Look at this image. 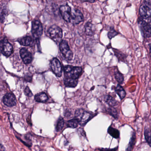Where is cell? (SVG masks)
Segmentation results:
<instances>
[{
  "label": "cell",
  "mask_w": 151,
  "mask_h": 151,
  "mask_svg": "<svg viewBox=\"0 0 151 151\" xmlns=\"http://www.w3.org/2000/svg\"><path fill=\"white\" fill-rule=\"evenodd\" d=\"M65 78L78 79L82 75L83 69L81 67H74L70 65H66L63 67Z\"/></svg>",
  "instance_id": "1"
},
{
  "label": "cell",
  "mask_w": 151,
  "mask_h": 151,
  "mask_svg": "<svg viewBox=\"0 0 151 151\" xmlns=\"http://www.w3.org/2000/svg\"><path fill=\"white\" fill-rule=\"evenodd\" d=\"M94 116V114L80 109L76 111L75 118L79 122V124L81 126H84Z\"/></svg>",
  "instance_id": "2"
},
{
  "label": "cell",
  "mask_w": 151,
  "mask_h": 151,
  "mask_svg": "<svg viewBox=\"0 0 151 151\" xmlns=\"http://www.w3.org/2000/svg\"><path fill=\"white\" fill-rule=\"evenodd\" d=\"M47 32L51 38L55 42L59 43L62 41L63 34L62 30L59 26L52 25L49 28Z\"/></svg>",
  "instance_id": "3"
},
{
  "label": "cell",
  "mask_w": 151,
  "mask_h": 151,
  "mask_svg": "<svg viewBox=\"0 0 151 151\" xmlns=\"http://www.w3.org/2000/svg\"><path fill=\"white\" fill-rule=\"evenodd\" d=\"M142 35L145 38H150L151 37V25L150 22H147L144 19L140 18L138 22Z\"/></svg>",
  "instance_id": "4"
},
{
  "label": "cell",
  "mask_w": 151,
  "mask_h": 151,
  "mask_svg": "<svg viewBox=\"0 0 151 151\" xmlns=\"http://www.w3.org/2000/svg\"><path fill=\"white\" fill-rule=\"evenodd\" d=\"M60 50L64 58L69 60H72L73 53L70 48L68 42L66 40H62L60 42Z\"/></svg>",
  "instance_id": "5"
},
{
  "label": "cell",
  "mask_w": 151,
  "mask_h": 151,
  "mask_svg": "<svg viewBox=\"0 0 151 151\" xmlns=\"http://www.w3.org/2000/svg\"><path fill=\"white\" fill-rule=\"evenodd\" d=\"M43 28L42 24L38 20H35L32 22V32L33 37L36 39H38L43 34Z\"/></svg>",
  "instance_id": "6"
},
{
  "label": "cell",
  "mask_w": 151,
  "mask_h": 151,
  "mask_svg": "<svg viewBox=\"0 0 151 151\" xmlns=\"http://www.w3.org/2000/svg\"><path fill=\"white\" fill-rule=\"evenodd\" d=\"M13 47L6 39L0 41V51L6 56H9L13 52Z\"/></svg>",
  "instance_id": "7"
},
{
  "label": "cell",
  "mask_w": 151,
  "mask_h": 151,
  "mask_svg": "<svg viewBox=\"0 0 151 151\" xmlns=\"http://www.w3.org/2000/svg\"><path fill=\"white\" fill-rule=\"evenodd\" d=\"M51 68L53 73L58 77L62 75L63 68L61 64L57 58H53L51 62Z\"/></svg>",
  "instance_id": "8"
},
{
  "label": "cell",
  "mask_w": 151,
  "mask_h": 151,
  "mask_svg": "<svg viewBox=\"0 0 151 151\" xmlns=\"http://www.w3.org/2000/svg\"><path fill=\"white\" fill-rule=\"evenodd\" d=\"M83 14L78 9H74L71 11L70 22L74 24H79L83 21Z\"/></svg>",
  "instance_id": "9"
},
{
  "label": "cell",
  "mask_w": 151,
  "mask_h": 151,
  "mask_svg": "<svg viewBox=\"0 0 151 151\" xmlns=\"http://www.w3.org/2000/svg\"><path fill=\"white\" fill-rule=\"evenodd\" d=\"M60 13L64 19L67 22H70L71 9L68 5L62 6L60 7Z\"/></svg>",
  "instance_id": "10"
},
{
  "label": "cell",
  "mask_w": 151,
  "mask_h": 151,
  "mask_svg": "<svg viewBox=\"0 0 151 151\" xmlns=\"http://www.w3.org/2000/svg\"><path fill=\"white\" fill-rule=\"evenodd\" d=\"M151 5L147 4H143L139 8V14L143 19H150L151 17Z\"/></svg>",
  "instance_id": "11"
},
{
  "label": "cell",
  "mask_w": 151,
  "mask_h": 151,
  "mask_svg": "<svg viewBox=\"0 0 151 151\" xmlns=\"http://www.w3.org/2000/svg\"><path fill=\"white\" fill-rule=\"evenodd\" d=\"M3 103L7 106L11 107L16 105L17 100L15 96L12 93H8L3 97Z\"/></svg>",
  "instance_id": "12"
},
{
  "label": "cell",
  "mask_w": 151,
  "mask_h": 151,
  "mask_svg": "<svg viewBox=\"0 0 151 151\" xmlns=\"http://www.w3.org/2000/svg\"><path fill=\"white\" fill-rule=\"evenodd\" d=\"M20 53L23 61L25 64H29L32 61V55L26 48H22L21 49Z\"/></svg>",
  "instance_id": "13"
},
{
  "label": "cell",
  "mask_w": 151,
  "mask_h": 151,
  "mask_svg": "<svg viewBox=\"0 0 151 151\" xmlns=\"http://www.w3.org/2000/svg\"><path fill=\"white\" fill-rule=\"evenodd\" d=\"M95 30L96 29L95 26L91 22H88L85 25V32L88 36H92L94 35Z\"/></svg>",
  "instance_id": "14"
},
{
  "label": "cell",
  "mask_w": 151,
  "mask_h": 151,
  "mask_svg": "<svg viewBox=\"0 0 151 151\" xmlns=\"http://www.w3.org/2000/svg\"><path fill=\"white\" fill-rule=\"evenodd\" d=\"M22 45L25 46H32L34 45V40L31 37L27 36L18 40Z\"/></svg>",
  "instance_id": "15"
},
{
  "label": "cell",
  "mask_w": 151,
  "mask_h": 151,
  "mask_svg": "<svg viewBox=\"0 0 151 151\" xmlns=\"http://www.w3.org/2000/svg\"><path fill=\"white\" fill-rule=\"evenodd\" d=\"M78 83V80L77 79L65 78L64 79V84L67 87L75 88L77 86Z\"/></svg>",
  "instance_id": "16"
},
{
  "label": "cell",
  "mask_w": 151,
  "mask_h": 151,
  "mask_svg": "<svg viewBox=\"0 0 151 151\" xmlns=\"http://www.w3.org/2000/svg\"><path fill=\"white\" fill-rule=\"evenodd\" d=\"M35 99L39 102H45L48 100V97L46 93L44 92L40 93L35 96Z\"/></svg>",
  "instance_id": "17"
},
{
  "label": "cell",
  "mask_w": 151,
  "mask_h": 151,
  "mask_svg": "<svg viewBox=\"0 0 151 151\" xmlns=\"http://www.w3.org/2000/svg\"><path fill=\"white\" fill-rule=\"evenodd\" d=\"M115 91L116 93L118 94V96L120 97L121 99H124V97L126 96V93H125L124 89L119 85H118L116 87Z\"/></svg>",
  "instance_id": "18"
},
{
  "label": "cell",
  "mask_w": 151,
  "mask_h": 151,
  "mask_svg": "<svg viewBox=\"0 0 151 151\" xmlns=\"http://www.w3.org/2000/svg\"><path fill=\"white\" fill-rule=\"evenodd\" d=\"M108 132L109 135L114 138L117 139L119 137L120 134L118 130L110 126L108 129Z\"/></svg>",
  "instance_id": "19"
},
{
  "label": "cell",
  "mask_w": 151,
  "mask_h": 151,
  "mask_svg": "<svg viewBox=\"0 0 151 151\" xmlns=\"http://www.w3.org/2000/svg\"><path fill=\"white\" fill-rule=\"evenodd\" d=\"M79 124V122L76 118L69 120L67 122V126L68 128H76Z\"/></svg>",
  "instance_id": "20"
},
{
  "label": "cell",
  "mask_w": 151,
  "mask_h": 151,
  "mask_svg": "<svg viewBox=\"0 0 151 151\" xmlns=\"http://www.w3.org/2000/svg\"><path fill=\"white\" fill-rule=\"evenodd\" d=\"M105 101L109 105L111 106H114L116 104V101L109 95L105 96Z\"/></svg>",
  "instance_id": "21"
},
{
  "label": "cell",
  "mask_w": 151,
  "mask_h": 151,
  "mask_svg": "<svg viewBox=\"0 0 151 151\" xmlns=\"http://www.w3.org/2000/svg\"><path fill=\"white\" fill-rule=\"evenodd\" d=\"M115 76L116 79L119 84H122L123 83L124 77L121 72H119L118 70L116 71L115 73Z\"/></svg>",
  "instance_id": "22"
},
{
  "label": "cell",
  "mask_w": 151,
  "mask_h": 151,
  "mask_svg": "<svg viewBox=\"0 0 151 151\" xmlns=\"http://www.w3.org/2000/svg\"><path fill=\"white\" fill-rule=\"evenodd\" d=\"M65 125V122L63 118H60L58 120L57 122V125H56V130L57 132H60L61 131L64 127Z\"/></svg>",
  "instance_id": "23"
},
{
  "label": "cell",
  "mask_w": 151,
  "mask_h": 151,
  "mask_svg": "<svg viewBox=\"0 0 151 151\" xmlns=\"http://www.w3.org/2000/svg\"><path fill=\"white\" fill-rule=\"evenodd\" d=\"M145 138L148 145L151 146V132L148 128H145Z\"/></svg>",
  "instance_id": "24"
},
{
  "label": "cell",
  "mask_w": 151,
  "mask_h": 151,
  "mask_svg": "<svg viewBox=\"0 0 151 151\" xmlns=\"http://www.w3.org/2000/svg\"><path fill=\"white\" fill-rule=\"evenodd\" d=\"M135 142H136V136H135V133H133L132 134V137L131 138L130 140L129 143V146H128V148L126 149V150L130 151V150H132Z\"/></svg>",
  "instance_id": "25"
},
{
  "label": "cell",
  "mask_w": 151,
  "mask_h": 151,
  "mask_svg": "<svg viewBox=\"0 0 151 151\" xmlns=\"http://www.w3.org/2000/svg\"><path fill=\"white\" fill-rule=\"evenodd\" d=\"M114 52L115 55H116V57H117V58H118L119 60L123 61H124V60H125L126 56L122 52L118 51V50H116V49H114Z\"/></svg>",
  "instance_id": "26"
},
{
  "label": "cell",
  "mask_w": 151,
  "mask_h": 151,
  "mask_svg": "<svg viewBox=\"0 0 151 151\" xmlns=\"http://www.w3.org/2000/svg\"><path fill=\"white\" fill-rule=\"evenodd\" d=\"M118 32H117L114 29V28L111 27L110 28V30L108 34V37L109 38V39L111 40V39L114 38V37L116 36V35H118Z\"/></svg>",
  "instance_id": "27"
},
{
  "label": "cell",
  "mask_w": 151,
  "mask_h": 151,
  "mask_svg": "<svg viewBox=\"0 0 151 151\" xmlns=\"http://www.w3.org/2000/svg\"><path fill=\"white\" fill-rule=\"evenodd\" d=\"M108 112H109V114L114 118H116L117 119L118 118V114H117V111H116V109H115L114 108H109L108 110Z\"/></svg>",
  "instance_id": "28"
},
{
  "label": "cell",
  "mask_w": 151,
  "mask_h": 151,
  "mask_svg": "<svg viewBox=\"0 0 151 151\" xmlns=\"http://www.w3.org/2000/svg\"><path fill=\"white\" fill-rule=\"evenodd\" d=\"M24 92L25 95H27L28 97H32V92L29 87H27L25 88Z\"/></svg>",
  "instance_id": "29"
},
{
  "label": "cell",
  "mask_w": 151,
  "mask_h": 151,
  "mask_svg": "<svg viewBox=\"0 0 151 151\" xmlns=\"http://www.w3.org/2000/svg\"><path fill=\"white\" fill-rule=\"evenodd\" d=\"M81 1L83 2H88L90 3H93L95 2V0H80Z\"/></svg>",
  "instance_id": "30"
},
{
  "label": "cell",
  "mask_w": 151,
  "mask_h": 151,
  "mask_svg": "<svg viewBox=\"0 0 151 151\" xmlns=\"http://www.w3.org/2000/svg\"><path fill=\"white\" fill-rule=\"evenodd\" d=\"M6 150L5 147L3 146V145L0 142V151H5Z\"/></svg>",
  "instance_id": "31"
},
{
  "label": "cell",
  "mask_w": 151,
  "mask_h": 151,
  "mask_svg": "<svg viewBox=\"0 0 151 151\" xmlns=\"http://www.w3.org/2000/svg\"><path fill=\"white\" fill-rule=\"evenodd\" d=\"M151 0H145V2L146 4H148V5H151Z\"/></svg>",
  "instance_id": "32"
}]
</instances>
